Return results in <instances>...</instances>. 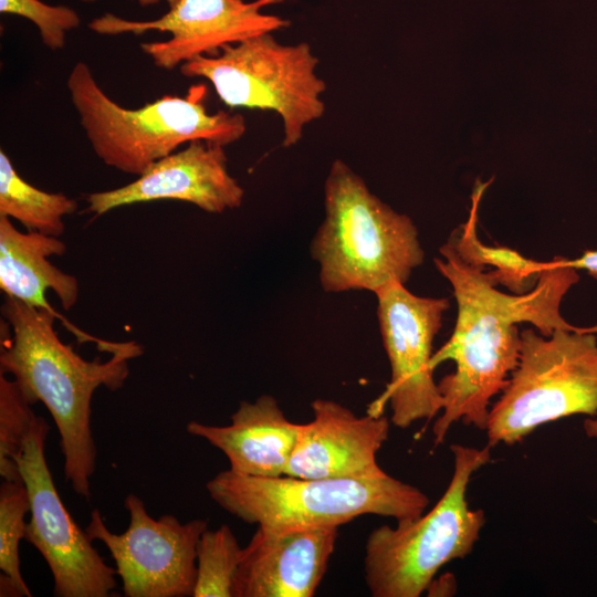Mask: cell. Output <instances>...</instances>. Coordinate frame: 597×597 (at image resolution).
I'll list each match as a JSON object with an SVG mask.
<instances>
[{"label": "cell", "mask_w": 597, "mask_h": 597, "mask_svg": "<svg viewBox=\"0 0 597 597\" xmlns=\"http://www.w3.org/2000/svg\"><path fill=\"white\" fill-rule=\"evenodd\" d=\"M242 552L229 525L207 528L197 545V579L192 597H233Z\"/></svg>", "instance_id": "obj_21"}, {"label": "cell", "mask_w": 597, "mask_h": 597, "mask_svg": "<svg viewBox=\"0 0 597 597\" xmlns=\"http://www.w3.org/2000/svg\"><path fill=\"white\" fill-rule=\"evenodd\" d=\"M27 513H30V499L23 481L3 480L0 486L1 597L32 596L22 577L19 555V544L25 535Z\"/></svg>", "instance_id": "obj_20"}, {"label": "cell", "mask_w": 597, "mask_h": 597, "mask_svg": "<svg viewBox=\"0 0 597 597\" xmlns=\"http://www.w3.org/2000/svg\"><path fill=\"white\" fill-rule=\"evenodd\" d=\"M82 2H94V1H97V0H80ZM138 4H140L142 7H148V6H153V4H157L159 3L160 0H135Z\"/></svg>", "instance_id": "obj_26"}, {"label": "cell", "mask_w": 597, "mask_h": 597, "mask_svg": "<svg viewBox=\"0 0 597 597\" xmlns=\"http://www.w3.org/2000/svg\"><path fill=\"white\" fill-rule=\"evenodd\" d=\"M77 207V201L64 193L46 192L27 182L0 150V216L18 220L27 231L59 238L65 229L63 217Z\"/></svg>", "instance_id": "obj_19"}, {"label": "cell", "mask_w": 597, "mask_h": 597, "mask_svg": "<svg viewBox=\"0 0 597 597\" xmlns=\"http://www.w3.org/2000/svg\"><path fill=\"white\" fill-rule=\"evenodd\" d=\"M223 510L249 524L283 532L338 527L375 514L399 521L425 513L429 498L388 473L374 478L253 476L224 470L206 484Z\"/></svg>", "instance_id": "obj_5"}, {"label": "cell", "mask_w": 597, "mask_h": 597, "mask_svg": "<svg viewBox=\"0 0 597 597\" xmlns=\"http://www.w3.org/2000/svg\"><path fill=\"white\" fill-rule=\"evenodd\" d=\"M490 448L451 444L453 474L432 510L369 533L364 566L371 596L418 597L443 565L472 552L485 514L470 509L467 489L472 474L490 462Z\"/></svg>", "instance_id": "obj_6"}, {"label": "cell", "mask_w": 597, "mask_h": 597, "mask_svg": "<svg viewBox=\"0 0 597 597\" xmlns=\"http://www.w3.org/2000/svg\"><path fill=\"white\" fill-rule=\"evenodd\" d=\"M324 220L311 243L325 292L405 284L425 252L412 220L383 202L344 160L324 182Z\"/></svg>", "instance_id": "obj_3"}, {"label": "cell", "mask_w": 597, "mask_h": 597, "mask_svg": "<svg viewBox=\"0 0 597 597\" xmlns=\"http://www.w3.org/2000/svg\"><path fill=\"white\" fill-rule=\"evenodd\" d=\"M375 295L391 378L367 412L380 415L389 402L391 422L398 428H408L421 419L429 421L442 410V397L430 363L449 300L418 296L402 283H391Z\"/></svg>", "instance_id": "obj_11"}, {"label": "cell", "mask_w": 597, "mask_h": 597, "mask_svg": "<svg viewBox=\"0 0 597 597\" xmlns=\"http://www.w3.org/2000/svg\"><path fill=\"white\" fill-rule=\"evenodd\" d=\"M439 251L443 259H434V264L452 286L458 313L451 337L430 363L433 369L447 360L455 364L438 383L442 412L432 427L436 446L459 420L486 429L491 399L506 387L519 363L517 325L530 323L544 336L580 328L561 314L563 297L579 281L563 258L547 262L531 291L507 294L496 289L489 272L464 261L450 238Z\"/></svg>", "instance_id": "obj_1"}, {"label": "cell", "mask_w": 597, "mask_h": 597, "mask_svg": "<svg viewBox=\"0 0 597 597\" xmlns=\"http://www.w3.org/2000/svg\"><path fill=\"white\" fill-rule=\"evenodd\" d=\"M0 11L33 22L44 45L53 51L63 49L66 33L81 23L78 14L73 9L46 4L40 0H0Z\"/></svg>", "instance_id": "obj_23"}, {"label": "cell", "mask_w": 597, "mask_h": 597, "mask_svg": "<svg viewBox=\"0 0 597 597\" xmlns=\"http://www.w3.org/2000/svg\"><path fill=\"white\" fill-rule=\"evenodd\" d=\"M490 184L491 180L475 182L469 218L449 238L460 256L468 263L483 270L485 266L494 268L489 271V275L495 285L501 284L514 294H523L536 285L547 262L533 261L510 248L484 245L479 240L476 233L479 203Z\"/></svg>", "instance_id": "obj_18"}, {"label": "cell", "mask_w": 597, "mask_h": 597, "mask_svg": "<svg viewBox=\"0 0 597 597\" xmlns=\"http://www.w3.org/2000/svg\"><path fill=\"white\" fill-rule=\"evenodd\" d=\"M597 325L521 332L520 357L490 409L488 444L512 446L537 427L573 415L597 416Z\"/></svg>", "instance_id": "obj_7"}, {"label": "cell", "mask_w": 597, "mask_h": 597, "mask_svg": "<svg viewBox=\"0 0 597 597\" xmlns=\"http://www.w3.org/2000/svg\"><path fill=\"white\" fill-rule=\"evenodd\" d=\"M243 196V188L228 170L224 146L195 140L155 161L135 181L84 198L86 211L102 216L118 207L166 199L221 213L239 208Z\"/></svg>", "instance_id": "obj_13"}, {"label": "cell", "mask_w": 597, "mask_h": 597, "mask_svg": "<svg viewBox=\"0 0 597 597\" xmlns=\"http://www.w3.org/2000/svg\"><path fill=\"white\" fill-rule=\"evenodd\" d=\"M300 426L285 417L273 396L262 395L254 402L241 401L230 425L190 421L186 429L223 452L232 471L273 478L284 474Z\"/></svg>", "instance_id": "obj_17"}, {"label": "cell", "mask_w": 597, "mask_h": 597, "mask_svg": "<svg viewBox=\"0 0 597 597\" xmlns=\"http://www.w3.org/2000/svg\"><path fill=\"white\" fill-rule=\"evenodd\" d=\"M66 86L96 156L125 174H144L184 144L205 140L227 146L247 130L240 113H210L201 85L186 96L165 95L139 108H125L106 95L85 62H77Z\"/></svg>", "instance_id": "obj_4"}, {"label": "cell", "mask_w": 597, "mask_h": 597, "mask_svg": "<svg viewBox=\"0 0 597 597\" xmlns=\"http://www.w3.org/2000/svg\"><path fill=\"white\" fill-rule=\"evenodd\" d=\"M66 245L57 237L36 231H19L9 217L0 216V287L6 296L14 297L38 310L55 315L75 335L78 343L95 342L102 352H112L115 343L93 337L60 315L45 297L52 290L65 310L78 297L75 276L54 266L49 256L63 255Z\"/></svg>", "instance_id": "obj_16"}, {"label": "cell", "mask_w": 597, "mask_h": 597, "mask_svg": "<svg viewBox=\"0 0 597 597\" xmlns=\"http://www.w3.org/2000/svg\"><path fill=\"white\" fill-rule=\"evenodd\" d=\"M129 524L122 534L109 531L102 513L91 512L85 528L111 553L126 597L192 596L197 579V545L206 520L181 523L171 514L153 519L135 494L125 498Z\"/></svg>", "instance_id": "obj_10"}, {"label": "cell", "mask_w": 597, "mask_h": 597, "mask_svg": "<svg viewBox=\"0 0 597 597\" xmlns=\"http://www.w3.org/2000/svg\"><path fill=\"white\" fill-rule=\"evenodd\" d=\"M564 262L576 270H585L597 280V250L585 251L582 256L574 260L564 259Z\"/></svg>", "instance_id": "obj_24"}, {"label": "cell", "mask_w": 597, "mask_h": 597, "mask_svg": "<svg viewBox=\"0 0 597 597\" xmlns=\"http://www.w3.org/2000/svg\"><path fill=\"white\" fill-rule=\"evenodd\" d=\"M584 430L588 437L597 438V416L584 420Z\"/></svg>", "instance_id": "obj_25"}, {"label": "cell", "mask_w": 597, "mask_h": 597, "mask_svg": "<svg viewBox=\"0 0 597 597\" xmlns=\"http://www.w3.org/2000/svg\"><path fill=\"white\" fill-rule=\"evenodd\" d=\"M318 63L308 43L283 44L264 33L226 45L216 55L198 56L179 71L209 81L230 108L276 113L283 125L282 145L292 147L325 113L326 83L317 74Z\"/></svg>", "instance_id": "obj_8"}, {"label": "cell", "mask_w": 597, "mask_h": 597, "mask_svg": "<svg viewBox=\"0 0 597 597\" xmlns=\"http://www.w3.org/2000/svg\"><path fill=\"white\" fill-rule=\"evenodd\" d=\"M15 380L0 371V475L8 481H22L17 455L32 428L36 415Z\"/></svg>", "instance_id": "obj_22"}, {"label": "cell", "mask_w": 597, "mask_h": 597, "mask_svg": "<svg viewBox=\"0 0 597 597\" xmlns=\"http://www.w3.org/2000/svg\"><path fill=\"white\" fill-rule=\"evenodd\" d=\"M283 0H167L168 11L158 19L132 21L105 13L88 23L98 34L167 32L166 41L145 42L142 50L154 64L172 70L198 56H212L229 44L273 33L290 21L262 10Z\"/></svg>", "instance_id": "obj_12"}, {"label": "cell", "mask_w": 597, "mask_h": 597, "mask_svg": "<svg viewBox=\"0 0 597 597\" xmlns=\"http://www.w3.org/2000/svg\"><path fill=\"white\" fill-rule=\"evenodd\" d=\"M314 418L301 423L284 474L304 479L374 478L386 472L377 452L388 438L383 413L357 416L329 399L311 404Z\"/></svg>", "instance_id": "obj_14"}, {"label": "cell", "mask_w": 597, "mask_h": 597, "mask_svg": "<svg viewBox=\"0 0 597 597\" xmlns=\"http://www.w3.org/2000/svg\"><path fill=\"white\" fill-rule=\"evenodd\" d=\"M50 426L36 417L15 458L30 499L24 540L46 562L56 597H108L116 587V568L108 566L92 540L74 521L54 485L44 446Z\"/></svg>", "instance_id": "obj_9"}, {"label": "cell", "mask_w": 597, "mask_h": 597, "mask_svg": "<svg viewBox=\"0 0 597 597\" xmlns=\"http://www.w3.org/2000/svg\"><path fill=\"white\" fill-rule=\"evenodd\" d=\"M338 527L274 531L258 526L243 548L233 597H311L334 552Z\"/></svg>", "instance_id": "obj_15"}, {"label": "cell", "mask_w": 597, "mask_h": 597, "mask_svg": "<svg viewBox=\"0 0 597 597\" xmlns=\"http://www.w3.org/2000/svg\"><path fill=\"white\" fill-rule=\"evenodd\" d=\"M1 311L0 371L13 376L32 405L46 407L60 433L65 482L88 499L97 453L91 428L93 394L101 386L119 389L129 374L128 362L143 348L124 342L108 360H86L59 338L52 313L11 296Z\"/></svg>", "instance_id": "obj_2"}]
</instances>
